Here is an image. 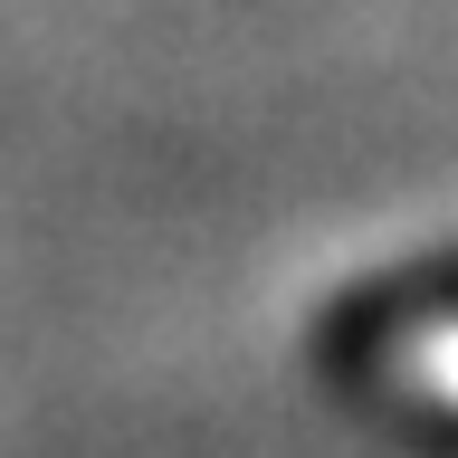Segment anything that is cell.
Here are the masks:
<instances>
[{
    "instance_id": "cell-1",
    "label": "cell",
    "mask_w": 458,
    "mask_h": 458,
    "mask_svg": "<svg viewBox=\"0 0 458 458\" xmlns=\"http://www.w3.org/2000/svg\"><path fill=\"white\" fill-rule=\"evenodd\" d=\"M411 382H420L429 401H449V411H458V325H439V335L411 344Z\"/></svg>"
}]
</instances>
